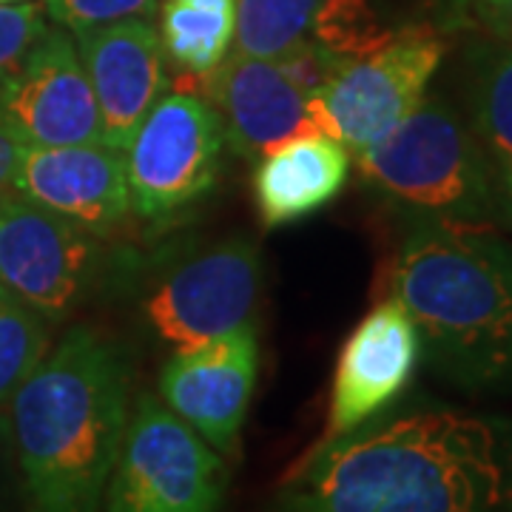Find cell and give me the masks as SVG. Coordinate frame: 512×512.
<instances>
[{"label":"cell","mask_w":512,"mask_h":512,"mask_svg":"<svg viewBox=\"0 0 512 512\" xmlns=\"http://www.w3.org/2000/svg\"><path fill=\"white\" fill-rule=\"evenodd\" d=\"M225 128L191 89L165 92L123 148L131 214L165 222L208 197L222 174Z\"/></svg>","instance_id":"6"},{"label":"cell","mask_w":512,"mask_h":512,"mask_svg":"<svg viewBox=\"0 0 512 512\" xmlns=\"http://www.w3.org/2000/svg\"><path fill=\"white\" fill-rule=\"evenodd\" d=\"M160 0H43V12L66 32L128 18H154Z\"/></svg>","instance_id":"21"},{"label":"cell","mask_w":512,"mask_h":512,"mask_svg":"<svg viewBox=\"0 0 512 512\" xmlns=\"http://www.w3.org/2000/svg\"><path fill=\"white\" fill-rule=\"evenodd\" d=\"M100 256V242L86 228L18 191L0 194V288L49 322L86 302Z\"/></svg>","instance_id":"9"},{"label":"cell","mask_w":512,"mask_h":512,"mask_svg":"<svg viewBox=\"0 0 512 512\" xmlns=\"http://www.w3.org/2000/svg\"><path fill=\"white\" fill-rule=\"evenodd\" d=\"M69 35L92 83L100 140L123 151L134 128L168 92L160 32L151 20L128 18Z\"/></svg>","instance_id":"15"},{"label":"cell","mask_w":512,"mask_h":512,"mask_svg":"<svg viewBox=\"0 0 512 512\" xmlns=\"http://www.w3.org/2000/svg\"><path fill=\"white\" fill-rule=\"evenodd\" d=\"M376 512H512L507 436L478 416L413 410Z\"/></svg>","instance_id":"4"},{"label":"cell","mask_w":512,"mask_h":512,"mask_svg":"<svg viewBox=\"0 0 512 512\" xmlns=\"http://www.w3.org/2000/svg\"><path fill=\"white\" fill-rule=\"evenodd\" d=\"M183 83L220 114L228 148L251 163L291 137L322 131L316 94L276 60L234 52L214 72Z\"/></svg>","instance_id":"12"},{"label":"cell","mask_w":512,"mask_h":512,"mask_svg":"<svg viewBox=\"0 0 512 512\" xmlns=\"http://www.w3.org/2000/svg\"><path fill=\"white\" fill-rule=\"evenodd\" d=\"M0 120L23 148L103 143L92 83L66 29L46 26L23 63L6 77L0 86Z\"/></svg>","instance_id":"11"},{"label":"cell","mask_w":512,"mask_h":512,"mask_svg":"<svg viewBox=\"0 0 512 512\" xmlns=\"http://www.w3.org/2000/svg\"><path fill=\"white\" fill-rule=\"evenodd\" d=\"M157 32L183 77H202L234 49L237 0H163Z\"/></svg>","instance_id":"19"},{"label":"cell","mask_w":512,"mask_h":512,"mask_svg":"<svg viewBox=\"0 0 512 512\" xmlns=\"http://www.w3.org/2000/svg\"><path fill=\"white\" fill-rule=\"evenodd\" d=\"M20 154H23L20 140L9 131V128L3 126V120H0V194H3L6 188H12V177H15Z\"/></svg>","instance_id":"24"},{"label":"cell","mask_w":512,"mask_h":512,"mask_svg":"<svg viewBox=\"0 0 512 512\" xmlns=\"http://www.w3.org/2000/svg\"><path fill=\"white\" fill-rule=\"evenodd\" d=\"M131 413L120 345L72 328L9 399L29 512H100Z\"/></svg>","instance_id":"1"},{"label":"cell","mask_w":512,"mask_h":512,"mask_svg":"<svg viewBox=\"0 0 512 512\" xmlns=\"http://www.w3.org/2000/svg\"><path fill=\"white\" fill-rule=\"evenodd\" d=\"M350 151L325 131L299 134L254 160L256 211L268 228L322 211L350 177Z\"/></svg>","instance_id":"17"},{"label":"cell","mask_w":512,"mask_h":512,"mask_svg":"<svg viewBox=\"0 0 512 512\" xmlns=\"http://www.w3.org/2000/svg\"><path fill=\"white\" fill-rule=\"evenodd\" d=\"M382 288L410 313L421 356L464 390L512 384V239L490 225L419 220Z\"/></svg>","instance_id":"2"},{"label":"cell","mask_w":512,"mask_h":512,"mask_svg":"<svg viewBox=\"0 0 512 512\" xmlns=\"http://www.w3.org/2000/svg\"><path fill=\"white\" fill-rule=\"evenodd\" d=\"M507 458H510V470H512V430H510V436H507Z\"/></svg>","instance_id":"26"},{"label":"cell","mask_w":512,"mask_h":512,"mask_svg":"<svg viewBox=\"0 0 512 512\" xmlns=\"http://www.w3.org/2000/svg\"><path fill=\"white\" fill-rule=\"evenodd\" d=\"M387 35L370 0H237L234 52L293 63L322 86Z\"/></svg>","instance_id":"10"},{"label":"cell","mask_w":512,"mask_h":512,"mask_svg":"<svg viewBox=\"0 0 512 512\" xmlns=\"http://www.w3.org/2000/svg\"><path fill=\"white\" fill-rule=\"evenodd\" d=\"M484 35H493L512 46V0H484L470 15Z\"/></svg>","instance_id":"23"},{"label":"cell","mask_w":512,"mask_h":512,"mask_svg":"<svg viewBox=\"0 0 512 512\" xmlns=\"http://www.w3.org/2000/svg\"><path fill=\"white\" fill-rule=\"evenodd\" d=\"M262 256L251 237H225L185 256L143 299L148 330L168 348H194L251 325Z\"/></svg>","instance_id":"8"},{"label":"cell","mask_w":512,"mask_h":512,"mask_svg":"<svg viewBox=\"0 0 512 512\" xmlns=\"http://www.w3.org/2000/svg\"><path fill=\"white\" fill-rule=\"evenodd\" d=\"M356 165L373 191L419 220L495 228L507 217L487 148L441 94H424Z\"/></svg>","instance_id":"3"},{"label":"cell","mask_w":512,"mask_h":512,"mask_svg":"<svg viewBox=\"0 0 512 512\" xmlns=\"http://www.w3.org/2000/svg\"><path fill=\"white\" fill-rule=\"evenodd\" d=\"M447 55L433 26H404L330 74L316 92L322 131L359 154L402 123L427 94Z\"/></svg>","instance_id":"7"},{"label":"cell","mask_w":512,"mask_h":512,"mask_svg":"<svg viewBox=\"0 0 512 512\" xmlns=\"http://www.w3.org/2000/svg\"><path fill=\"white\" fill-rule=\"evenodd\" d=\"M0 3H26V0H0Z\"/></svg>","instance_id":"27"},{"label":"cell","mask_w":512,"mask_h":512,"mask_svg":"<svg viewBox=\"0 0 512 512\" xmlns=\"http://www.w3.org/2000/svg\"><path fill=\"white\" fill-rule=\"evenodd\" d=\"M421 362V339L410 313L396 299H382L353 328L333 373L328 424L311 453L345 439L384 416L404 393Z\"/></svg>","instance_id":"14"},{"label":"cell","mask_w":512,"mask_h":512,"mask_svg":"<svg viewBox=\"0 0 512 512\" xmlns=\"http://www.w3.org/2000/svg\"><path fill=\"white\" fill-rule=\"evenodd\" d=\"M510 188H512V177H510Z\"/></svg>","instance_id":"28"},{"label":"cell","mask_w":512,"mask_h":512,"mask_svg":"<svg viewBox=\"0 0 512 512\" xmlns=\"http://www.w3.org/2000/svg\"><path fill=\"white\" fill-rule=\"evenodd\" d=\"M481 3H484V0H450V6H453V12H456L458 18L464 20H470V15H473V12H476L478 6H481Z\"/></svg>","instance_id":"25"},{"label":"cell","mask_w":512,"mask_h":512,"mask_svg":"<svg viewBox=\"0 0 512 512\" xmlns=\"http://www.w3.org/2000/svg\"><path fill=\"white\" fill-rule=\"evenodd\" d=\"M259 373L254 325L180 348L160 370V399L225 458L237 456L239 436Z\"/></svg>","instance_id":"13"},{"label":"cell","mask_w":512,"mask_h":512,"mask_svg":"<svg viewBox=\"0 0 512 512\" xmlns=\"http://www.w3.org/2000/svg\"><path fill=\"white\" fill-rule=\"evenodd\" d=\"M12 191L89 234H109L131 214L123 151L106 143L23 148Z\"/></svg>","instance_id":"16"},{"label":"cell","mask_w":512,"mask_h":512,"mask_svg":"<svg viewBox=\"0 0 512 512\" xmlns=\"http://www.w3.org/2000/svg\"><path fill=\"white\" fill-rule=\"evenodd\" d=\"M461 89L478 143L512 177V46L473 37L461 57Z\"/></svg>","instance_id":"18"},{"label":"cell","mask_w":512,"mask_h":512,"mask_svg":"<svg viewBox=\"0 0 512 512\" xmlns=\"http://www.w3.org/2000/svg\"><path fill=\"white\" fill-rule=\"evenodd\" d=\"M46 32L43 3H0V86Z\"/></svg>","instance_id":"22"},{"label":"cell","mask_w":512,"mask_h":512,"mask_svg":"<svg viewBox=\"0 0 512 512\" xmlns=\"http://www.w3.org/2000/svg\"><path fill=\"white\" fill-rule=\"evenodd\" d=\"M49 353V319L0 288V407Z\"/></svg>","instance_id":"20"},{"label":"cell","mask_w":512,"mask_h":512,"mask_svg":"<svg viewBox=\"0 0 512 512\" xmlns=\"http://www.w3.org/2000/svg\"><path fill=\"white\" fill-rule=\"evenodd\" d=\"M228 464L160 396L140 393L128 413L100 512H220Z\"/></svg>","instance_id":"5"}]
</instances>
